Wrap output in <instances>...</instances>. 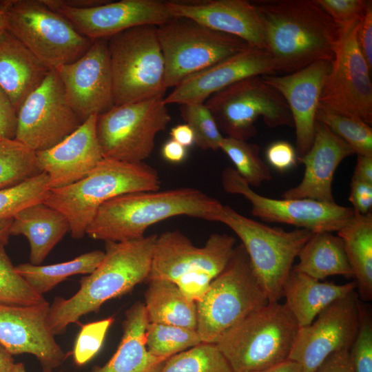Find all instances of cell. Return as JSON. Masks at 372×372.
Masks as SVG:
<instances>
[{"mask_svg": "<svg viewBox=\"0 0 372 372\" xmlns=\"http://www.w3.org/2000/svg\"><path fill=\"white\" fill-rule=\"evenodd\" d=\"M252 3L276 72L289 74L318 61L333 60L339 28L313 0H260Z\"/></svg>", "mask_w": 372, "mask_h": 372, "instance_id": "cell-1", "label": "cell"}, {"mask_svg": "<svg viewBox=\"0 0 372 372\" xmlns=\"http://www.w3.org/2000/svg\"><path fill=\"white\" fill-rule=\"evenodd\" d=\"M156 234L123 241L105 242V256L91 273L81 278L80 288L72 297H56L50 304L48 324L55 335L68 325L97 313L107 301L131 291L149 276Z\"/></svg>", "mask_w": 372, "mask_h": 372, "instance_id": "cell-2", "label": "cell"}, {"mask_svg": "<svg viewBox=\"0 0 372 372\" xmlns=\"http://www.w3.org/2000/svg\"><path fill=\"white\" fill-rule=\"evenodd\" d=\"M223 206L216 198L191 187L123 194L99 208L86 234L105 242L136 240L144 237L149 227L174 216L215 221Z\"/></svg>", "mask_w": 372, "mask_h": 372, "instance_id": "cell-3", "label": "cell"}, {"mask_svg": "<svg viewBox=\"0 0 372 372\" xmlns=\"http://www.w3.org/2000/svg\"><path fill=\"white\" fill-rule=\"evenodd\" d=\"M157 171L142 163H126L103 158L85 178L66 187L50 189L45 204L59 211L68 219L72 238L79 239L99 208L116 196L160 190Z\"/></svg>", "mask_w": 372, "mask_h": 372, "instance_id": "cell-4", "label": "cell"}, {"mask_svg": "<svg viewBox=\"0 0 372 372\" xmlns=\"http://www.w3.org/2000/svg\"><path fill=\"white\" fill-rule=\"evenodd\" d=\"M299 328L285 303L269 302L215 344L234 372H258L289 360Z\"/></svg>", "mask_w": 372, "mask_h": 372, "instance_id": "cell-5", "label": "cell"}, {"mask_svg": "<svg viewBox=\"0 0 372 372\" xmlns=\"http://www.w3.org/2000/svg\"><path fill=\"white\" fill-rule=\"evenodd\" d=\"M248 255L240 244L224 270L196 302V331L203 342L215 344L227 331L269 302Z\"/></svg>", "mask_w": 372, "mask_h": 372, "instance_id": "cell-6", "label": "cell"}, {"mask_svg": "<svg viewBox=\"0 0 372 372\" xmlns=\"http://www.w3.org/2000/svg\"><path fill=\"white\" fill-rule=\"evenodd\" d=\"M156 28L140 25L107 39L114 105L165 96V61Z\"/></svg>", "mask_w": 372, "mask_h": 372, "instance_id": "cell-7", "label": "cell"}, {"mask_svg": "<svg viewBox=\"0 0 372 372\" xmlns=\"http://www.w3.org/2000/svg\"><path fill=\"white\" fill-rule=\"evenodd\" d=\"M215 221L229 227L240 239L269 301L282 297L284 284L293 262L313 231L302 228L285 231L245 217L223 205Z\"/></svg>", "mask_w": 372, "mask_h": 372, "instance_id": "cell-8", "label": "cell"}, {"mask_svg": "<svg viewBox=\"0 0 372 372\" xmlns=\"http://www.w3.org/2000/svg\"><path fill=\"white\" fill-rule=\"evenodd\" d=\"M6 30L51 70L83 56L94 41L43 0H5Z\"/></svg>", "mask_w": 372, "mask_h": 372, "instance_id": "cell-9", "label": "cell"}, {"mask_svg": "<svg viewBox=\"0 0 372 372\" xmlns=\"http://www.w3.org/2000/svg\"><path fill=\"white\" fill-rule=\"evenodd\" d=\"M156 32L165 61L167 89L251 47L238 37L187 17H172L157 26Z\"/></svg>", "mask_w": 372, "mask_h": 372, "instance_id": "cell-10", "label": "cell"}, {"mask_svg": "<svg viewBox=\"0 0 372 372\" xmlns=\"http://www.w3.org/2000/svg\"><path fill=\"white\" fill-rule=\"evenodd\" d=\"M204 103L225 137L250 139L256 134L255 123L259 117L269 127L293 125L287 102L262 76L231 84L212 94Z\"/></svg>", "mask_w": 372, "mask_h": 372, "instance_id": "cell-11", "label": "cell"}, {"mask_svg": "<svg viewBox=\"0 0 372 372\" xmlns=\"http://www.w3.org/2000/svg\"><path fill=\"white\" fill-rule=\"evenodd\" d=\"M164 97L114 105L97 116L96 132L104 158L142 163L151 155L157 134L171 121Z\"/></svg>", "mask_w": 372, "mask_h": 372, "instance_id": "cell-12", "label": "cell"}, {"mask_svg": "<svg viewBox=\"0 0 372 372\" xmlns=\"http://www.w3.org/2000/svg\"><path fill=\"white\" fill-rule=\"evenodd\" d=\"M360 21L339 28V38L319 105L329 111L372 124L371 70L358 47Z\"/></svg>", "mask_w": 372, "mask_h": 372, "instance_id": "cell-13", "label": "cell"}, {"mask_svg": "<svg viewBox=\"0 0 372 372\" xmlns=\"http://www.w3.org/2000/svg\"><path fill=\"white\" fill-rule=\"evenodd\" d=\"M82 123L68 103L57 71L50 70L18 110L15 140L35 152L44 151L61 142Z\"/></svg>", "mask_w": 372, "mask_h": 372, "instance_id": "cell-14", "label": "cell"}, {"mask_svg": "<svg viewBox=\"0 0 372 372\" xmlns=\"http://www.w3.org/2000/svg\"><path fill=\"white\" fill-rule=\"evenodd\" d=\"M225 192L239 194L251 204V214L268 223H285L313 232L339 231L354 215L352 207L309 198L275 199L262 196L239 175L226 167L221 174Z\"/></svg>", "mask_w": 372, "mask_h": 372, "instance_id": "cell-15", "label": "cell"}, {"mask_svg": "<svg viewBox=\"0 0 372 372\" xmlns=\"http://www.w3.org/2000/svg\"><path fill=\"white\" fill-rule=\"evenodd\" d=\"M235 238L214 233L203 247H196L179 230L157 235L147 281L163 279L176 282L192 275L215 278L225 268L234 249Z\"/></svg>", "mask_w": 372, "mask_h": 372, "instance_id": "cell-16", "label": "cell"}, {"mask_svg": "<svg viewBox=\"0 0 372 372\" xmlns=\"http://www.w3.org/2000/svg\"><path fill=\"white\" fill-rule=\"evenodd\" d=\"M360 301L356 290L324 308L309 325L299 328L289 360L304 372L315 370L333 353L349 350L360 321Z\"/></svg>", "mask_w": 372, "mask_h": 372, "instance_id": "cell-17", "label": "cell"}, {"mask_svg": "<svg viewBox=\"0 0 372 372\" xmlns=\"http://www.w3.org/2000/svg\"><path fill=\"white\" fill-rule=\"evenodd\" d=\"M52 10L68 19L83 36L92 41L108 39L134 27L158 26L172 19L165 1L121 0L90 8H74L59 0H43Z\"/></svg>", "mask_w": 372, "mask_h": 372, "instance_id": "cell-18", "label": "cell"}, {"mask_svg": "<svg viewBox=\"0 0 372 372\" xmlns=\"http://www.w3.org/2000/svg\"><path fill=\"white\" fill-rule=\"evenodd\" d=\"M56 70L68 103L82 122L114 105L107 39L94 41L79 59Z\"/></svg>", "mask_w": 372, "mask_h": 372, "instance_id": "cell-19", "label": "cell"}, {"mask_svg": "<svg viewBox=\"0 0 372 372\" xmlns=\"http://www.w3.org/2000/svg\"><path fill=\"white\" fill-rule=\"evenodd\" d=\"M50 303L19 306L0 303V344L12 355L28 353L43 372H52L68 356L48 324Z\"/></svg>", "mask_w": 372, "mask_h": 372, "instance_id": "cell-20", "label": "cell"}, {"mask_svg": "<svg viewBox=\"0 0 372 372\" xmlns=\"http://www.w3.org/2000/svg\"><path fill=\"white\" fill-rule=\"evenodd\" d=\"M276 72L273 61L267 50L249 47L187 76L164 97V103L167 105L204 103L214 93L244 79Z\"/></svg>", "mask_w": 372, "mask_h": 372, "instance_id": "cell-21", "label": "cell"}, {"mask_svg": "<svg viewBox=\"0 0 372 372\" xmlns=\"http://www.w3.org/2000/svg\"><path fill=\"white\" fill-rule=\"evenodd\" d=\"M331 61H318L285 75L262 76L287 102L296 128L298 158L304 156L313 143L316 114Z\"/></svg>", "mask_w": 372, "mask_h": 372, "instance_id": "cell-22", "label": "cell"}, {"mask_svg": "<svg viewBox=\"0 0 372 372\" xmlns=\"http://www.w3.org/2000/svg\"><path fill=\"white\" fill-rule=\"evenodd\" d=\"M96 115L89 116L61 142L36 152L39 169L48 176L50 189L83 179L104 158L96 136Z\"/></svg>", "mask_w": 372, "mask_h": 372, "instance_id": "cell-23", "label": "cell"}, {"mask_svg": "<svg viewBox=\"0 0 372 372\" xmlns=\"http://www.w3.org/2000/svg\"><path fill=\"white\" fill-rule=\"evenodd\" d=\"M173 17H187L211 29L238 37L266 50L262 26L252 3L245 0L165 1Z\"/></svg>", "mask_w": 372, "mask_h": 372, "instance_id": "cell-24", "label": "cell"}, {"mask_svg": "<svg viewBox=\"0 0 372 372\" xmlns=\"http://www.w3.org/2000/svg\"><path fill=\"white\" fill-rule=\"evenodd\" d=\"M354 154L352 148L327 125L316 121L309 150L298 158L304 165L301 182L286 190L284 199L309 198L323 203H335L332 190L334 174L340 163Z\"/></svg>", "mask_w": 372, "mask_h": 372, "instance_id": "cell-25", "label": "cell"}, {"mask_svg": "<svg viewBox=\"0 0 372 372\" xmlns=\"http://www.w3.org/2000/svg\"><path fill=\"white\" fill-rule=\"evenodd\" d=\"M50 70L7 30L0 33V87L17 113Z\"/></svg>", "mask_w": 372, "mask_h": 372, "instance_id": "cell-26", "label": "cell"}, {"mask_svg": "<svg viewBox=\"0 0 372 372\" xmlns=\"http://www.w3.org/2000/svg\"><path fill=\"white\" fill-rule=\"evenodd\" d=\"M148 323L144 303L134 302L125 312L123 336L116 352L106 364L94 366L89 372H160L167 360L147 351Z\"/></svg>", "mask_w": 372, "mask_h": 372, "instance_id": "cell-27", "label": "cell"}, {"mask_svg": "<svg viewBox=\"0 0 372 372\" xmlns=\"http://www.w3.org/2000/svg\"><path fill=\"white\" fill-rule=\"evenodd\" d=\"M70 230L66 217L56 209L39 203L12 218L10 236H24L30 245V263L41 265L55 245Z\"/></svg>", "mask_w": 372, "mask_h": 372, "instance_id": "cell-28", "label": "cell"}, {"mask_svg": "<svg viewBox=\"0 0 372 372\" xmlns=\"http://www.w3.org/2000/svg\"><path fill=\"white\" fill-rule=\"evenodd\" d=\"M355 289V281L335 285L291 269L283 286L282 297L301 327L310 324L331 303Z\"/></svg>", "mask_w": 372, "mask_h": 372, "instance_id": "cell-29", "label": "cell"}, {"mask_svg": "<svg viewBox=\"0 0 372 372\" xmlns=\"http://www.w3.org/2000/svg\"><path fill=\"white\" fill-rule=\"evenodd\" d=\"M353 272L359 299L372 300V214L354 211L353 217L337 231Z\"/></svg>", "mask_w": 372, "mask_h": 372, "instance_id": "cell-30", "label": "cell"}, {"mask_svg": "<svg viewBox=\"0 0 372 372\" xmlns=\"http://www.w3.org/2000/svg\"><path fill=\"white\" fill-rule=\"evenodd\" d=\"M145 308L149 323L174 325L196 330V304L173 282L163 279L148 281Z\"/></svg>", "mask_w": 372, "mask_h": 372, "instance_id": "cell-31", "label": "cell"}, {"mask_svg": "<svg viewBox=\"0 0 372 372\" xmlns=\"http://www.w3.org/2000/svg\"><path fill=\"white\" fill-rule=\"evenodd\" d=\"M292 269L319 280L331 276L353 277L342 239L331 232H313L298 254Z\"/></svg>", "mask_w": 372, "mask_h": 372, "instance_id": "cell-32", "label": "cell"}, {"mask_svg": "<svg viewBox=\"0 0 372 372\" xmlns=\"http://www.w3.org/2000/svg\"><path fill=\"white\" fill-rule=\"evenodd\" d=\"M104 256V251L94 250L66 262L49 265L27 262L14 266V268L36 293L43 296L70 276L92 273Z\"/></svg>", "mask_w": 372, "mask_h": 372, "instance_id": "cell-33", "label": "cell"}, {"mask_svg": "<svg viewBox=\"0 0 372 372\" xmlns=\"http://www.w3.org/2000/svg\"><path fill=\"white\" fill-rule=\"evenodd\" d=\"M40 173L35 152L15 139L0 138V189Z\"/></svg>", "mask_w": 372, "mask_h": 372, "instance_id": "cell-34", "label": "cell"}, {"mask_svg": "<svg viewBox=\"0 0 372 372\" xmlns=\"http://www.w3.org/2000/svg\"><path fill=\"white\" fill-rule=\"evenodd\" d=\"M220 149L229 157L236 171L251 187H259L272 179L269 166L260 156L258 145L225 136Z\"/></svg>", "mask_w": 372, "mask_h": 372, "instance_id": "cell-35", "label": "cell"}, {"mask_svg": "<svg viewBox=\"0 0 372 372\" xmlns=\"http://www.w3.org/2000/svg\"><path fill=\"white\" fill-rule=\"evenodd\" d=\"M201 342L196 330L156 323H148L146 328L145 343L147 351L165 360Z\"/></svg>", "mask_w": 372, "mask_h": 372, "instance_id": "cell-36", "label": "cell"}, {"mask_svg": "<svg viewBox=\"0 0 372 372\" xmlns=\"http://www.w3.org/2000/svg\"><path fill=\"white\" fill-rule=\"evenodd\" d=\"M160 372H234L213 343L200 344L168 358Z\"/></svg>", "mask_w": 372, "mask_h": 372, "instance_id": "cell-37", "label": "cell"}, {"mask_svg": "<svg viewBox=\"0 0 372 372\" xmlns=\"http://www.w3.org/2000/svg\"><path fill=\"white\" fill-rule=\"evenodd\" d=\"M49 190L48 176L45 172L0 189V221L12 219L23 209L43 203Z\"/></svg>", "mask_w": 372, "mask_h": 372, "instance_id": "cell-38", "label": "cell"}, {"mask_svg": "<svg viewBox=\"0 0 372 372\" xmlns=\"http://www.w3.org/2000/svg\"><path fill=\"white\" fill-rule=\"evenodd\" d=\"M316 119L345 141L357 155L372 156V128L362 120L329 111L320 105Z\"/></svg>", "mask_w": 372, "mask_h": 372, "instance_id": "cell-39", "label": "cell"}, {"mask_svg": "<svg viewBox=\"0 0 372 372\" xmlns=\"http://www.w3.org/2000/svg\"><path fill=\"white\" fill-rule=\"evenodd\" d=\"M6 245L0 242V303L32 306L45 302L17 272L6 251Z\"/></svg>", "mask_w": 372, "mask_h": 372, "instance_id": "cell-40", "label": "cell"}, {"mask_svg": "<svg viewBox=\"0 0 372 372\" xmlns=\"http://www.w3.org/2000/svg\"><path fill=\"white\" fill-rule=\"evenodd\" d=\"M180 116L193 130L195 144L201 149L216 151L220 149L225 136L207 107L203 103L180 105Z\"/></svg>", "mask_w": 372, "mask_h": 372, "instance_id": "cell-41", "label": "cell"}, {"mask_svg": "<svg viewBox=\"0 0 372 372\" xmlns=\"http://www.w3.org/2000/svg\"><path fill=\"white\" fill-rule=\"evenodd\" d=\"M349 353L353 372H372V315L361 300L358 329Z\"/></svg>", "mask_w": 372, "mask_h": 372, "instance_id": "cell-42", "label": "cell"}, {"mask_svg": "<svg viewBox=\"0 0 372 372\" xmlns=\"http://www.w3.org/2000/svg\"><path fill=\"white\" fill-rule=\"evenodd\" d=\"M114 320L112 317H109L81 326L72 351L76 365L85 364L99 353Z\"/></svg>", "mask_w": 372, "mask_h": 372, "instance_id": "cell-43", "label": "cell"}, {"mask_svg": "<svg viewBox=\"0 0 372 372\" xmlns=\"http://www.w3.org/2000/svg\"><path fill=\"white\" fill-rule=\"evenodd\" d=\"M324 10L338 28L360 20L364 14L368 1L366 0H313Z\"/></svg>", "mask_w": 372, "mask_h": 372, "instance_id": "cell-44", "label": "cell"}, {"mask_svg": "<svg viewBox=\"0 0 372 372\" xmlns=\"http://www.w3.org/2000/svg\"><path fill=\"white\" fill-rule=\"evenodd\" d=\"M266 156L268 163L279 171H285L293 167L298 160L294 147L287 141H278L267 148Z\"/></svg>", "mask_w": 372, "mask_h": 372, "instance_id": "cell-45", "label": "cell"}, {"mask_svg": "<svg viewBox=\"0 0 372 372\" xmlns=\"http://www.w3.org/2000/svg\"><path fill=\"white\" fill-rule=\"evenodd\" d=\"M358 47L369 67L372 68V1H368L366 11L356 31Z\"/></svg>", "mask_w": 372, "mask_h": 372, "instance_id": "cell-46", "label": "cell"}, {"mask_svg": "<svg viewBox=\"0 0 372 372\" xmlns=\"http://www.w3.org/2000/svg\"><path fill=\"white\" fill-rule=\"evenodd\" d=\"M349 200L353 211L365 215L372 207V183L352 178Z\"/></svg>", "mask_w": 372, "mask_h": 372, "instance_id": "cell-47", "label": "cell"}, {"mask_svg": "<svg viewBox=\"0 0 372 372\" xmlns=\"http://www.w3.org/2000/svg\"><path fill=\"white\" fill-rule=\"evenodd\" d=\"M17 113L11 101L0 87V138L15 139Z\"/></svg>", "mask_w": 372, "mask_h": 372, "instance_id": "cell-48", "label": "cell"}, {"mask_svg": "<svg viewBox=\"0 0 372 372\" xmlns=\"http://www.w3.org/2000/svg\"><path fill=\"white\" fill-rule=\"evenodd\" d=\"M349 351L342 350L332 353L314 372H353Z\"/></svg>", "mask_w": 372, "mask_h": 372, "instance_id": "cell-49", "label": "cell"}, {"mask_svg": "<svg viewBox=\"0 0 372 372\" xmlns=\"http://www.w3.org/2000/svg\"><path fill=\"white\" fill-rule=\"evenodd\" d=\"M161 154L164 159L168 162L180 163L186 158L187 149L186 147L170 139L163 145Z\"/></svg>", "mask_w": 372, "mask_h": 372, "instance_id": "cell-50", "label": "cell"}, {"mask_svg": "<svg viewBox=\"0 0 372 372\" xmlns=\"http://www.w3.org/2000/svg\"><path fill=\"white\" fill-rule=\"evenodd\" d=\"M352 178L372 183V156L357 155Z\"/></svg>", "mask_w": 372, "mask_h": 372, "instance_id": "cell-51", "label": "cell"}, {"mask_svg": "<svg viewBox=\"0 0 372 372\" xmlns=\"http://www.w3.org/2000/svg\"><path fill=\"white\" fill-rule=\"evenodd\" d=\"M169 134L171 139L186 148L195 144L194 132L186 123L174 126L171 129Z\"/></svg>", "mask_w": 372, "mask_h": 372, "instance_id": "cell-52", "label": "cell"}, {"mask_svg": "<svg viewBox=\"0 0 372 372\" xmlns=\"http://www.w3.org/2000/svg\"><path fill=\"white\" fill-rule=\"evenodd\" d=\"M258 372H304V371L298 363L291 360H287L277 365Z\"/></svg>", "mask_w": 372, "mask_h": 372, "instance_id": "cell-53", "label": "cell"}, {"mask_svg": "<svg viewBox=\"0 0 372 372\" xmlns=\"http://www.w3.org/2000/svg\"><path fill=\"white\" fill-rule=\"evenodd\" d=\"M65 6L74 8H86L100 6L109 2V0H59Z\"/></svg>", "mask_w": 372, "mask_h": 372, "instance_id": "cell-54", "label": "cell"}, {"mask_svg": "<svg viewBox=\"0 0 372 372\" xmlns=\"http://www.w3.org/2000/svg\"><path fill=\"white\" fill-rule=\"evenodd\" d=\"M14 363L13 355L0 344V372H9Z\"/></svg>", "mask_w": 372, "mask_h": 372, "instance_id": "cell-55", "label": "cell"}, {"mask_svg": "<svg viewBox=\"0 0 372 372\" xmlns=\"http://www.w3.org/2000/svg\"><path fill=\"white\" fill-rule=\"evenodd\" d=\"M12 219L0 221V242L8 244L10 234L9 228Z\"/></svg>", "mask_w": 372, "mask_h": 372, "instance_id": "cell-56", "label": "cell"}, {"mask_svg": "<svg viewBox=\"0 0 372 372\" xmlns=\"http://www.w3.org/2000/svg\"><path fill=\"white\" fill-rule=\"evenodd\" d=\"M5 1H0V33L6 29Z\"/></svg>", "mask_w": 372, "mask_h": 372, "instance_id": "cell-57", "label": "cell"}, {"mask_svg": "<svg viewBox=\"0 0 372 372\" xmlns=\"http://www.w3.org/2000/svg\"><path fill=\"white\" fill-rule=\"evenodd\" d=\"M9 372H26L25 364L22 362L14 363Z\"/></svg>", "mask_w": 372, "mask_h": 372, "instance_id": "cell-58", "label": "cell"}]
</instances>
